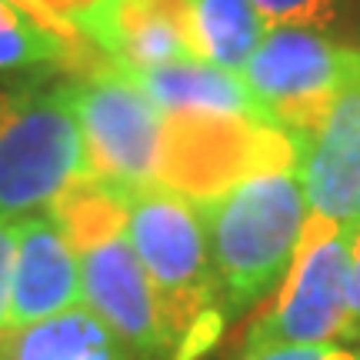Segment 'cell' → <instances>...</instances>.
I'll list each match as a JSON object with an SVG mask.
<instances>
[{
    "label": "cell",
    "instance_id": "cell-19",
    "mask_svg": "<svg viewBox=\"0 0 360 360\" xmlns=\"http://www.w3.org/2000/svg\"><path fill=\"white\" fill-rule=\"evenodd\" d=\"M24 4H30V7H37V0H24Z\"/></svg>",
    "mask_w": 360,
    "mask_h": 360
},
{
    "label": "cell",
    "instance_id": "cell-13",
    "mask_svg": "<svg viewBox=\"0 0 360 360\" xmlns=\"http://www.w3.org/2000/svg\"><path fill=\"white\" fill-rule=\"evenodd\" d=\"M184 27L193 57L231 74H244L267 37L254 0H184Z\"/></svg>",
    "mask_w": 360,
    "mask_h": 360
},
{
    "label": "cell",
    "instance_id": "cell-2",
    "mask_svg": "<svg viewBox=\"0 0 360 360\" xmlns=\"http://www.w3.org/2000/svg\"><path fill=\"white\" fill-rule=\"evenodd\" d=\"M197 207L204 217L220 297L233 321L281 287L290 270L310 214L300 170H257Z\"/></svg>",
    "mask_w": 360,
    "mask_h": 360
},
{
    "label": "cell",
    "instance_id": "cell-11",
    "mask_svg": "<svg viewBox=\"0 0 360 360\" xmlns=\"http://www.w3.org/2000/svg\"><path fill=\"white\" fill-rule=\"evenodd\" d=\"M141 90L157 103L164 117L170 114H197V117H257L267 120L257 107L254 94L247 90L240 74L220 70L197 57H184L174 64L150 67L130 74Z\"/></svg>",
    "mask_w": 360,
    "mask_h": 360
},
{
    "label": "cell",
    "instance_id": "cell-10",
    "mask_svg": "<svg viewBox=\"0 0 360 360\" xmlns=\"http://www.w3.org/2000/svg\"><path fill=\"white\" fill-rule=\"evenodd\" d=\"M84 304L80 264L60 224L44 210L17 224V257L11 281L7 330L51 321Z\"/></svg>",
    "mask_w": 360,
    "mask_h": 360
},
{
    "label": "cell",
    "instance_id": "cell-6",
    "mask_svg": "<svg viewBox=\"0 0 360 360\" xmlns=\"http://www.w3.org/2000/svg\"><path fill=\"white\" fill-rule=\"evenodd\" d=\"M354 227L307 214L277 297L250 323L247 344H337L347 323Z\"/></svg>",
    "mask_w": 360,
    "mask_h": 360
},
{
    "label": "cell",
    "instance_id": "cell-15",
    "mask_svg": "<svg viewBox=\"0 0 360 360\" xmlns=\"http://www.w3.org/2000/svg\"><path fill=\"white\" fill-rule=\"evenodd\" d=\"M347 0H254L267 30L274 27H300V30H330L340 20Z\"/></svg>",
    "mask_w": 360,
    "mask_h": 360
},
{
    "label": "cell",
    "instance_id": "cell-12",
    "mask_svg": "<svg viewBox=\"0 0 360 360\" xmlns=\"http://www.w3.org/2000/svg\"><path fill=\"white\" fill-rule=\"evenodd\" d=\"M0 360H134L127 344L87 307L4 330Z\"/></svg>",
    "mask_w": 360,
    "mask_h": 360
},
{
    "label": "cell",
    "instance_id": "cell-16",
    "mask_svg": "<svg viewBox=\"0 0 360 360\" xmlns=\"http://www.w3.org/2000/svg\"><path fill=\"white\" fill-rule=\"evenodd\" d=\"M237 360H357L347 344H244Z\"/></svg>",
    "mask_w": 360,
    "mask_h": 360
},
{
    "label": "cell",
    "instance_id": "cell-18",
    "mask_svg": "<svg viewBox=\"0 0 360 360\" xmlns=\"http://www.w3.org/2000/svg\"><path fill=\"white\" fill-rule=\"evenodd\" d=\"M340 340L360 347V224L354 227V257H350V287H347V323Z\"/></svg>",
    "mask_w": 360,
    "mask_h": 360
},
{
    "label": "cell",
    "instance_id": "cell-3",
    "mask_svg": "<svg viewBox=\"0 0 360 360\" xmlns=\"http://www.w3.org/2000/svg\"><path fill=\"white\" fill-rule=\"evenodd\" d=\"M87 177L70 84L24 87L0 97V220L51 210Z\"/></svg>",
    "mask_w": 360,
    "mask_h": 360
},
{
    "label": "cell",
    "instance_id": "cell-8",
    "mask_svg": "<svg viewBox=\"0 0 360 360\" xmlns=\"http://www.w3.org/2000/svg\"><path fill=\"white\" fill-rule=\"evenodd\" d=\"M70 247L77 250L84 307L127 344L134 360H174L154 283L130 244L127 224H114Z\"/></svg>",
    "mask_w": 360,
    "mask_h": 360
},
{
    "label": "cell",
    "instance_id": "cell-9",
    "mask_svg": "<svg viewBox=\"0 0 360 360\" xmlns=\"http://www.w3.org/2000/svg\"><path fill=\"white\" fill-rule=\"evenodd\" d=\"M300 143V184L310 214L337 220L344 227L360 224V74L334 97L323 124Z\"/></svg>",
    "mask_w": 360,
    "mask_h": 360
},
{
    "label": "cell",
    "instance_id": "cell-20",
    "mask_svg": "<svg viewBox=\"0 0 360 360\" xmlns=\"http://www.w3.org/2000/svg\"><path fill=\"white\" fill-rule=\"evenodd\" d=\"M357 360H360V347H357Z\"/></svg>",
    "mask_w": 360,
    "mask_h": 360
},
{
    "label": "cell",
    "instance_id": "cell-17",
    "mask_svg": "<svg viewBox=\"0 0 360 360\" xmlns=\"http://www.w3.org/2000/svg\"><path fill=\"white\" fill-rule=\"evenodd\" d=\"M17 224H20V220H0V334L7 330V314H11V281H13V257H17Z\"/></svg>",
    "mask_w": 360,
    "mask_h": 360
},
{
    "label": "cell",
    "instance_id": "cell-4",
    "mask_svg": "<svg viewBox=\"0 0 360 360\" xmlns=\"http://www.w3.org/2000/svg\"><path fill=\"white\" fill-rule=\"evenodd\" d=\"M77 110L87 177L120 193L141 191L160 180L164 114L127 70L97 60L70 84Z\"/></svg>",
    "mask_w": 360,
    "mask_h": 360
},
{
    "label": "cell",
    "instance_id": "cell-1",
    "mask_svg": "<svg viewBox=\"0 0 360 360\" xmlns=\"http://www.w3.org/2000/svg\"><path fill=\"white\" fill-rule=\"evenodd\" d=\"M127 197V233L167 323L174 360H200L227 330L204 217L191 197L150 184Z\"/></svg>",
    "mask_w": 360,
    "mask_h": 360
},
{
    "label": "cell",
    "instance_id": "cell-7",
    "mask_svg": "<svg viewBox=\"0 0 360 360\" xmlns=\"http://www.w3.org/2000/svg\"><path fill=\"white\" fill-rule=\"evenodd\" d=\"M354 74H360V51L334 44L317 30L274 27L240 77L270 124L304 141L323 124L334 97Z\"/></svg>",
    "mask_w": 360,
    "mask_h": 360
},
{
    "label": "cell",
    "instance_id": "cell-5",
    "mask_svg": "<svg viewBox=\"0 0 360 360\" xmlns=\"http://www.w3.org/2000/svg\"><path fill=\"white\" fill-rule=\"evenodd\" d=\"M300 143L290 130L257 117H164L160 180L204 204L267 167H297Z\"/></svg>",
    "mask_w": 360,
    "mask_h": 360
},
{
    "label": "cell",
    "instance_id": "cell-14",
    "mask_svg": "<svg viewBox=\"0 0 360 360\" xmlns=\"http://www.w3.org/2000/svg\"><path fill=\"white\" fill-rule=\"evenodd\" d=\"M87 40L53 24L37 7L24 0H0V74L40 64H80L87 60Z\"/></svg>",
    "mask_w": 360,
    "mask_h": 360
}]
</instances>
